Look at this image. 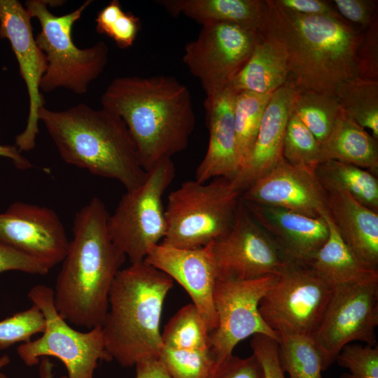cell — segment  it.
<instances>
[{
  "label": "cell",
  "instance_id": "1",
  "mask_svg": "<svg viewBox=\"0 0 378 378\" xmlns=\"http://www.w3.org/2000/svg\"><path fill=\"white\" fill-rule=\"evenodd\" d=\"M259 32L281 43L287 55L288 79L300 91L335 95L344 82L358 77V48L363 30L342 16L307 15L266 0Z\"/></svg>",
  "mask_w": 378,
  "mask_h": 378
},
{
  "label": "cell",
  "instance_id": "2",
  "mask_svg": "<svg viewBox=\"0 0 378 378\" xmlns=\"http://www.w3.org/2000/svg\"><path fill=\"white\" fill-rule=\"evenodd\" d=\"M101 102L126 125L146 172L184 150L195 127L190 92L172 76L117 77Z\"/></svg>",
  "mask_w": 378,
  "mask_h": 378
},
{
  "label": "cell",
  "instance_id": "3",
  "mask_svg": "<svg viewBox=\"0 0 378 378\" xmlns=\"http://www.w3.org/2000/svg\"><path fill=\"white\" fill-rule=\"evenodd\" d=\"M108 216L98 197L76 212L73 237L53 289L60 316L88 330L102 326L112 284L126 258L109 236Z\"/></svg>",
  "mask_w": 378,
  "mask_h": 378
},
{
  "label": "cell",
  "instance_id": "4",
  "mask_svg": "<svg viewBox=\"0 0 378 378\" xmlns=\"http://www.w3.org/2000/svg\"><path fill=\"white\" fill-rule=\"evenodd\" d=\"M63 160L92 174L120 182L130 190L144 180L135 143L123 120L83 103L63 111H38Z\"/></svg>",
  "mask_w": 378,
  "mask_h": 378
},
{
  "label": "cell",
  "instance_id": "5",
  "mask_svg": "<svg viewBox=\"0 0 378 378\" xmlns=\"http://www.w3.org/2000/svg\"><path fill=\"white\" fill-rule=\"evenodd\" d=\"M173 286L169 276L145 260L118 271L102 326L110 360L131 367L144 358H158L164 347L160 330L162 307Z\"/></svg>",
  "mask_w": 378,
  "mask_h": 378
},
{
  "label": "cell",
  "instance_id": "6",
  "mask_svg": "<svg viewBox=\"0 0 378 378\" xmlns=\"http://www.w3.org/2000/svg\"><path fill=\"white\" fill-rule=\"evenodd\" d=\"M51 1L28 0L24 3L30 17L36 18L41 27L35 38L46 55L47 68L40 90L50 92L63 88L83 94L88 92L90 84L104 71L108 60V48L104 41L81 49L72 39L74 24L92 1L88 0L72 12L59 16L48 9L49 5H54Z\"/></svg>",
  "mask_w": 378,
  "mask_h": 378
},
{
  "label": "cell",
  "instance_id": "7",
  "mask_svg": "<svg viewBox=\"0 0 378 378\" xmlns=\"http://www.w3.org/2000/svg\"><path fill=\"white\" fill-rule=\"evenodd\" d=\"M230 179L188 180L172 191L164 209L166 233L160 242L180 248H197L230 230L241 197Z\"/></svg>",
  "mask_w": 378,
  "mask_h": 378
},
{
  "label": "cell",
  "instance_id": "8",
  "mask_svg": "<svg viewBox=\"0 0 378 378\" xmlns=\"http://www.w3.org/2000/svg\"><path fill=\"white\" fill-rule=\"evenodd\" d=\"M175 176L172 159H165L146 172L143 182L126 190L108 216L109 236L131 264L144 260L149 250L166 233L163 195Z\"/></svg>",
  "mask_w": 378,
  "mask_h": 378
},
{
  "label": "cell",
  "instance_id": "9",
  "mask_svg": "<svg viewBox=\"0 0 378 378\" xmlns=\"http://www.w3.org/2000/svg\"><path fill=\"white\" fill-rule=\"evenodd\" d=\"M53 295V289L45 284L29 290L27 297L43 314L46 326L41 337L22 343L17 354L28 366L38 364L41 358L53 357L65 366L69 378H94L98 362L110 360L102 326L86 332L75 330L58 313Z\"/></svg>",
  "mask_w": 378,
  "mask_h": 378
},
{
  "label": "cell",
  "instance_id": "10",
  "mask_svg": "<svg viewBox=\"0 0 378 378\" xmlns=\"http://www.w3.org/2000/svg\"><path fill=\"white\" fill-rule=\"evenodd\" d=\"M378 276L333 288L323 318L311 336L326 370L341 349L354 341L377 344Z\"/></svg>",
  "mask_w": 378,
  "mask_h": 378
},
{
  "label": "cell",
  "instance_id": "11",
  "mask_svg": "<svg viewBox=\"0 0 378 378\" xmlns=\"http://www.w3.org/2000/svg\"><path fill=\"white\" fill-rule=\"evenodd\" d=\"M332 290L309 265L290 263L260 300L259 312L279 335L312 336L323 318Z\"/></svg>",
  "mask_w": 378,
  "mask_h": 378
},
{
  "label": "cell",
  "instance_id": "12",
  "mask_svg": "<svg viewBox=\"0 0 378 378\" xmlns=\"http://www.w3.org/2000/svg\"><path fill=\"white\" fill-rule=\"evenodd\" d=\"M261 38L259 31L234 24L208 23L186 44L182 59L206 97H211L229 86Z\"/></svg>",
  "mask_w": 378,
  "mask_h": 378
},
{
  "label": "cell",
  "instance_id": "13",
  "mask_svg": "<svg viewBox=\"0 0 378 378\" xmlns=\"http://www.w3.org/2000/svg\"><path fill=\"white\" fill-rule=\"evenodd\" d=\"M209 244L217 280L279 276L292 263L253 218L241 197L230 230Z\"/></svg>",
  "mask_w": 378,
  "mask_h": 378
},
{
  "label": "cell",
  "instance_id": "14",
  "mask_svg": "<svg viewBox=\"0 0 378 378\" xmlns=\"http://www.w3.org/2000/svg\"><path fill=\"white\" fill-rule=\"evenodd\" d=\"M278 276L216 281L213 298L217 326L210 332L209 338L210 349L217 363L232 355L236 345L250 336L262 334L279 342V333L266 323L259 312L260 300Z\"/></svg>",
  "mask_w": 378,
  "mask_h": 378
},
{
  "label": "cell",
  "instance_id": "15",
  "mask_svg": "<svg viewBox=\"0 0 378 378\" xmlns=\"http://www.w3.org/2000/svg\"><path fill=\"white\" fill-rule=\"evenodd\" d=\"M31 19L20 1L0 0V37L10 42L29 95L26 127L15 138V146L20 151H29L34 148L38 133V111L44 106L40 85L46 71L47 61L36 42Z\"/></svg>",
  "mask_w": 378,
  "mask_h": 378
},
{
  "label": "cell",
  "instance_id": "16",
  "mask_svg": "<svg viewBox=\"0 0 378 378\" xmlns=\"http://www.w3.org/2000/svg\"><path fill=\"white\" fill-rule=\"evenodd\" d=\"M0 243L38 260L50 270L64 260L69 241L54 210L16 202L0 213Z\"/></svg>",
  "mask_w": 378,
  "mask_h": 378
},
{
  "label": "cell",
  "instance_id": "17",
  "mask_svg": "<svg viewBox=\"0 0 378 378\" xmlns=\"http://www.w3.org/2000/svg\"><path fill=\"white\" fill-rule=\"evenodd\" d=\"M244 200L281 207L309 217L328 214L326 192L314 167L292 164L283 157L242 194Z\"/></svg>",
  "mask_w": 378,
  "mask_h": 378
},
{
  "label": "cell",
  "instance_id": "18",
  "mask_svg": "<svg viewBox=\"0 0 378 378\" xmlns=\"http://www.w3.org/2000/svg\"><path fill=\"white\" fill-rule=\"evenodd\" d=\"M144 260L177 281L191 298L209 332L216 329L213 296L217 274L210 244L188 249L160 243L149 250Z\"/></svg>",
  "mask_w": 378,
  "mask_h": 378
},
{
  "label": "cell",
  "instance_id": "19",
  "mask_svg": "<svg viewBox=\"0 0 378 378\" xmlns=\"http://www.w3.org/2000/svg\"><path fill=\"white\" fill-rule=\"evenodd\" d=\"M298 92L294 83L288 78L272 94L255 141L238 172L230 180L233 187L241 193L270 172L283 157L286 129Z\"/></svg>",
  "mask_w": 378,
  "mask_h": 378
},
{
  "label": "cell",
  "instance_id": "20",
  "mask_svg": "<svg viewBox=\"0 0 378 378\" xmlns=\"http://www.w3.org/2000/svg\"><path fill=\"white\" fill-rule=\"evenodd\" d=\"M243 201L290 262L308 265L328 239L329 227L324 218L309 217L281 207Z\"/></svg>",
  "mask_w": 378,
  "mask_h": 378
},
{
  "label": "cell",
  "instance_id": "21",
  "mask_svg": "<svg viewBox=\"0 0 378 378\" xmlns=\"http://www.w3.org/2000/svg\"><path fill=\"white\" fill-rule=\"evenodd\" d=\"M235 94L227 87L206 97L209 137L206 152L196 169L197 181L206 182L217 177L232 180L240 168L233 115Z\"/></svg>",
  "mask_w": 378,
  "mask_h": 378
},
{
  "label": "cell",
  "instance_id": "22",
  "mask_svg": "<svg viewBox=\"0 0 378 378\" xmlns=\"http://www.w3.org/2000/svg\"><path fill=\"white\" fill-rule=\"evenodd\" d=\"M326 192L328 215L345 244L359 260L378 268V212L345 191Z\"/></svg>",
  "mask_w": 378,
  "mask_h": 378
},
{
  "label": "cell",
  "instance_id": "23",
  "mask_svg": "<svg viewBox=\"0 0 378 378\" xmlns=\"http://www.w3.org/2000/svg\"><path fill=\"white\" fill-rule=\"evenodd\" d=\"M172 16L183 15L204 25L227 22L258 31L266 10L262 0H161L157 1Z\"/></svg>",
  "mask_w": 378,
  "mask_h": 378
},
{
  "label": "cell",
  "instance_id": "24",
  "mask_svg": "<svg viewBox=\"0 0 378 378\" xmlns=\"http://www.w3.org/2000/svg\"><path fill=\"white\" fill-rule=\"evenodd\" d=\"M288 76L284 48L276 41L262 35L249 59L228 87L236 93L248 91L272 94L286 83Z\"/></svg>",
  "mask_w": 378,
  "mask_h": 378
},
{
  "label": "cell",
  "instance_id": "25",
  "mask_svg": "<svg viewBox=\"0 0 378 378\" xmlns=\"http://www.w3.org/2000/svg\"><path fill=\"white\" fill-rule=\"evenodd\" d=\"M328 160L353 164L377 176V139L341 111L330 134L321 144L320 163Z\"/></svg>",
  "mask_w": 378,
  "mask_h": 378
},
{
  "label": "cell",
  "instance_id": "26",
  "mask_svg": "<svg viewBox=\"0 0 378 378\" xmlns=\"http://www.w3.org/2000/svg\"><path fill=\"white\" fill-rule=\"evenodd\" d=\"M323 218L329 234L308 265L332 288L378 276V268L359 260L345 244L329 215Z\"/></svg>",
  "mask_w": 378,
  "mask_h": 378
},
{
  "label": "cell",
  "instance_id": "27",
  "mask_svg": "<svg viewBox=\"0 0 378 378\" xmlns=\"http://www.w3.org/2000/svg\"><path fill=\"white\" fill-rule=\"evenodd\" d=\"M315 172L325 190L345 191L361 204L378 212L377 176L368 170L328 160L318 164L315 167Z\"/></svg>",
  "mask_w": 378,
  "mask_h": 378
},
{
  "label": "cell",
  "instance_id": "28",
  "mask_svg": "<svg viewBox=\"0 0 378 378\" xmlns=\"http://www.w3.org/2000/svg\"><path fill=\"white\" fill-rule=\"evenodd\" d=\"M335 97L344 116L378 139V80L354 78L342 83Z\"/></svg>",
  "mask_w": 378,
  "mask_h": 378
},
{
  "label": "cell",
  "instance_id": "29",
  "mask_svg": "<svg viewBox=\"0 0 378 378\" xmlns=\"http://www.w3.org/2000/svg\"><path fill=\"white\" fill-rule=\"evenodd\" d=\"M278 357L288 378H323L322 358L311 336L280 333Z\"/></svg>",
  "mask_w": 378,
  "mask_h": 378
},
{
  "label": "cell",
  "instance_id": "30",
  "mask_svg": "<svg viewBox=\"0 0 378 378\" xmlns=\"http://www.w3.org/2000/svg\"><path fill=\"white\" fill-rule=\"evenodd\" d=\"M293 112L321 144L330 134L341 109L334 94L298 90Z\"/></svg>",
  "mask_w": 378,
  "mask_h": 378
},
{
  "label": "cell",
  "instance_id": "31",
  "mask_svg": "<svg viewBox=\"0 0 378 378\" xmlns=\"http://www.w3.org/2000/svg\"><path fill=\"white\" fill-rule=\"evenodd\" d=\"M209 331L197 307H182L168 321L161 333L164 347L211 349Z\"/></svg>",
  "mask_w": 378,
  "mask_h": 378
},
{
  "label": "cell",
  "instance_id": "32",
  "mask_svg": "<svg viewBox=\"0 0 378 378\" xmlns=\"http://www.w3.org/2000/svg\"><path fill=\"white\" fill-rule=\"evenodd\" d=\"M272 94L243 91L235 94L233 115L241 165L255 141Z\"/></svg>",
  "mask_w": 378,
  "mask_h": 378
},
{
  "label": "cell",
  "instance_id": "33",
  "mask_svg": "<svg viewBox=\"0 0 378 378\" xmlns=\"http://www.w3.org/2000/svg\"><path fill=\"white\" fill-rule=\"evenodd\" d=\"M158 359L172 378H214L217 365L211 349L163 347Z\"/></svg>",
  "mask_w": 378,
  "mask_h": 378
},
{
  "label": "cell",
  "instance_id": "34",
  "mask_svg": "<svg viewBox=\"0 0 378 378\" xmlns=\"http://www.w3.org/2000/svg\"><path fill=\"white\" fill-rule=\"evenodd\" d=\"M96 31L112 38L118 47H131L141 29L140 19L130 12H125L118 0L111 1L100 10L95 19Z\"/></svg>",
  "mask_w": 378,
  "mask_h": 378
},
{
  "label": "cell",
  "instance_id": "35",
  "mask_svg": "<svg viewBox=\"0 0 378 378\" xmlns=\"http://www.w3.org/2000/svg\"><path fill=\"white\" fill-rule=\"evenodd\" d=\"M321 144L293 112L284 135L283 158L292 164L316 167L320 163Z\"/></svg>",
  "mask_w": 378,
  "mask_h": 378
},
{
  "label": "cell",
  "instance_id": "36",
  "mask_svg": "<svg viewBox=\"0 0 378 378\" xmlns=\"http://www.w3.org/2000/svg\"><path fill=\"white\" fill-rule=\"evenodd\" d=\"M45 326L43 314L34 304L0 321V349L29 342L34 335L42 333Z\"/></svg>",
  "mask_w": 378,
  "mask_h": 378
},
{
  "label": "cell",
  "instance_id": "37",
  "mask_svg": "<svg viewBox=\"0 0 378 378\" xmlns=\"http://www.w3.org/2000/svg\"><path fill=\"white\" fill-rule=\"evenodd\" d=\"M338 365L348 369L341 378H378V346L346 344L336 358Z\"/></svg>",
  "mask_w": 378,
  "mask_h": 378
},
{
  "label": "cell",
  "instance_id": "38",
  "mask_svg": "<svg viewBox=\"0 0 378 378\" xmlns=\"http://www.w3.org/2000/svg\"><path fill=\"white\" fill-rule=\"evenodd\" d=\"M358 77L364 80H378V20L377 15L363 30L358 48Z\"/></svg>",
  "mask_w": 378,
  "mask_h": 378
},
{
  "label": "cell",
  "instance_id": "39",
  "mask_svg": "<svg viewBox=\"0 0 378 378\" xmlns=\"http://www.w3.org/2000/svg\"><path fill=\"white\" fill-rule=\"evenodd\" d=\"M251 346L259 360L265 378H286L278 357V342L265 335L252 336Z\"/></svg>",
  "mask_w": 378,
  "mask_h": 378
},
{
  "label": "cell",
  "instance_id": "40",
  "mask_svg": "<svg viewBox=\"0 0 378 378\" xmlns=\"http://www.w3.org/2000/svg\"><path fill=\"white\" fill-rule=\"evenodd\" d=\"M214 378H265L262 366L253 354L246 358L233 354L217 363Z\"/></svg>",
  "mask_w": 378,
  "mask_h": 378
},
{
  "label": "cell",
  "instance_id": "41",
  "mask_svg": "<svg viewBox=\"0 0 378 378\" xmlns=\"http://www.w3.org/2000/svg\"><path fill=\"white\" fill-rule=\"evenodd\" d=\"M7 271L45 275L50 270L38 260L0 243V274Z\"/></svg>",
  "mask_w": 378,
  "mask_h": 378
},
{
  "label": "cell",
  "instance_id": "42",
  "mask_svg": "<svg viewBox=\"0 0 378 378\" xmlns=\"http://www.w3.org/2000/svg\"><path fill=\"white\" fill-rule=\"evenodd\" d=\"M338 13L349 21L358 24L365 30L377 15V1L335 0Z\"/></svg>",
  "mask_w": 378,
  "mask_h": 378
},
{
  "label": "cell",
  "instance_id": "43",
  "mask_svg": "<svg viewBox=\"0 0 378 378\" xmlns=\"http://www.w3.org/2000/svg\"><path fill=\"white\" fill-rule=\"evenodd\" d=\"M279 6L302 15L341 16L328 1L321 0H274Z\"/></svg>",
  "mask_w": 378,
  "mask_h": 378
},
{
  "label": "cell",
  "instance_id": "44",
  "mask_svg": "<svg viewBox=\"0 0 378 378\" xmlns=\"http://www.w3.org/2000/svg\"><path fill=\"white\" fill-rule=\"evenodd\" d=\"M135 367V378H172L158 358L142 359Z\"/></svg>",
  "mask_w": 378,
  "mask_h": 378
},
{
  "label": "cell",
  "instance_id": "45",
  "mask_svg": "<svg viewBox=\"0 0 378 378\" xmlns=\"http://www.w3.org/2000/svg\"><path fill=\"white\" fill-rule=\"evenodd\" d=\"M20 150L15 146L1 145L0 156L10 159L19 169H27L32 167L31 163L22 156Z\"/></svg>",
  "mask_w": 378,
  "mask_h": 378
},
{
  "label": "cell",
  "instance_id": "46",
  "mask_svg": "<svg viewBox=\"0 0 378 378\" xmlns=\"http://www.w3.org/2000/svg\"><path fill=\"white\" fill-rule=\"evenodd\" d=\"M52 365L48 359L44 358L40 366V375L41 378H52ZM0 378H10L6 374L0 372Z\"/></svg>",
  "mask_w": 378,
  "mask_h": 378
},
{
  "label": "cell",
  "instance_id": "47",
  "mask_svg": "<svg viewBox=\"0 0 378 378\" xmlns=\"http://www.w3.org/2000/svg\"><path fill=\"white\" fill-rule=\"evenodd\" d=\"M10 362V358L8 355L4 354L0 356V369L8 365Z\"/></svg>",
  "mask_w": 378,
  "mask_h": 378
}]
</instances>
